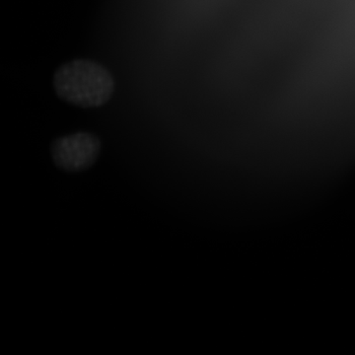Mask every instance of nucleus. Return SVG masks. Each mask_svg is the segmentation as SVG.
<instances>
[{"instance_id": "obj_1", "label": "nucleus", "mask_w": 355, "mask_h": 355, "mask_svg": "<svg viewBox=\"0 0 355 355\" xmlns=\"http://www.w3.org/2000/svg\"><path fill=\"white\" fill-rule=\"evenodd\" d=\"M55 94L80 108H99L111 100L116 88L112 72L94 60H74L60 65L53 79Z\"/></svg>"}, {"instance_id": "obj_2", "label": "nucleus", "mask_w": 355, "mask_h": 355, "mask_svg": "<svg viewBox=\"0 0 355 355\" xmlns=\"http://www.w3.org/2000/svg\"><path fill=\"white\" fill-rule=\"evenodd\" d=\"M101 140L94 133L79 132L60 137L51 146V158L64 172L85 171L92 167L101 153Z\"/></svg>"}]
</instances>
